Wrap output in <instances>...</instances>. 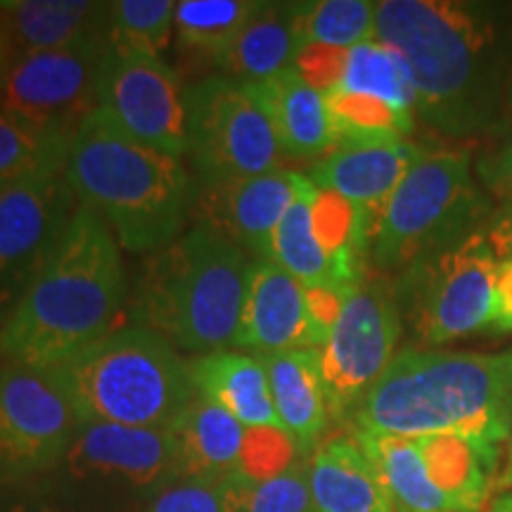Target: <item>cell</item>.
Segmentation results:
<instances>
[{
  "instance_id": "14",
  "label": "cell",
  "mask_w": 512,
  "mask_h": 512,
  "mask_svg": "<svg viewBox=\"0 0 512 512\" xmlns=\"http://www.w3.org/2000/svg\"><path fill=\"white\" fill-rule=\"evenodd\" d=\"M76 209L64 171L0 195V325L53 259Z\"/></svg>"
},
{
  "instance_id": "26",
  "label": "cell",
  "mask_w": 512,
  "mask_h": 512,
  "mask_svg": "<svg viewBox=\"0 0 512 512\" xmlns=\"http://www.w3.org/2000/svg\"><path fill=\"white\" fill-rule=\"evenodd\" d=\"M432 484L456 512H482L489 505L491 472L496 463L479 453L470 441L453 434L415 437Z\"/></svg>"
},
{
  "instance_id": "2",
  "label": "cell",
  "mask_w": 512,
  "mask_h": 512,
  "mask_svg": "<svg viewBox=\"0 0 512 512\" xmlns=\"http://www.w3.org/2000/svg\"><path fill=\"white\" fill-rule=\"evenodd\" d=\"M124 302L119 242L79 204L53 259L0 325V358L41 370L60 368L110 335Z\"/></svg>"
},
{
  "instance_id": "45",
  "label": "cell",
  "mask_w": 512,
  "mask_h": 512,
  "mask_svg": "<svg viewBox=\"0 0 512 512\" xmlns=\"http://www.w3.org/2000/svg\"><path fill=\"white\" fill-rule=\"evenodd\" d=\"M508 114L512 119V74H510V86H508Z\"/></svg>"
},
{
  "instance_id": "12",
  "label": "cell",
  "mask_w": 512,
  "mask_h": 512,
  "mask_svg": "<svg viewBox=\"0 0 512 512\" xmlns=\"http://www.w3.org/2000/svg\"><path fill=\"white\" fill-rule=\"evenodd\" d=\"M81 420L50 370L0 366V484L55 470Z\"/></svg>"
},
{
  "instance_id": "33",
  "label": "cell",
  "mask_w": 512,
  "mask_h": 512,
  "mask_svg": "<svg viewBox=\"0 0 512 512\" xmlns=\"http://www.w3.org/2000/svg\"><path fill=\"white\" fill-rule=\"evenodd\" d=\"M377 3L370 0H316L297 3L299 50L323 46L351 50L375 38Z\"/></svg>"
},
{
  "instance_id": "18",
  "label": "cell",
  "mask_w": 512,
  "mask_h": 512,
  "mask_svg": "<svg viewBox=\"0 0 512 512\" xmlns=\"http://www.w3.org/2000/svg\"><path fill=\"white\" fill-rule=\"evenodd\" d=\"M422 157L418 145L399 143L375 145H339L320 157L309 169L311 183L330 190L363 211L370 221L384 209L394 190L399 188L408 169Z\"/></svg>"
},
{
  "instance_id": "1",
  "label": "cell",
  "mask_w": 512,
  "mask_h": 512,
  "mask_svg": "<svg viewBox=\"0 0 512 512\" xmlns=\"http://www.w3.org/2000/svg\"><path fill=\"white\" fill-rule=\"evenodd\" d=\"M356 432L453 434L496 463L512 430V351L403 349L351 415Z\"/></svg>"
},
{
  "instance_id": "8",
  "label": "cell",
  "mask_w": 512,
  "mask_h": 512,
  "mask_svg": "<svg viewBox=\"0 0 512 512\" xmlns=\"http://www.w3.org/2000/svg\"><path fill=\"white\" fill-rule=\"evenodd\" d=\"M498 261L482 233H470L403 271L396 304L425 344H446L494 328Z\"/></svg>"
},
{
  "instance_id": "22",
  "label": "cell",
  "mask_w": 512,
  "mask_h": 512,
  "mask_svg": "<svg viewBox=\"0 0 512 512\" xmlns=\"http://www.w3.org/2000/svg\"><path fill=\"white\" fill-rule=\"evenodd\" d=\"M183 479L223 482L240 475L247 427L197 394L169 427Z\"/></svg>"
},
{
  "instance_id": "25",
  "label": "cell",
  "mask_w": 512,
  "mask_h": 512,
  "mask_svg": "<svg viewBox=\"0 0 512 512\" xmlns=\"http://www.w3.org/2000/svg\"><path fill=\"white\" fill-rule=\"evenodd\" d=\"M297 53V3H256L219 67L230 79L259 86L290 72Z\"/></svg>"
},
{
  "instance_id": "29",
  "label": "cell",
  "mask_w": 512,
  "mask_h": 512,
  "mask_svg": "<svg viewBox=\"0 0 512 512\" xmlns=\"http://www.w3.org/2000/svg\"><path fill=\"white\" fill-rule=\"evenodd\" d=\"M354 439L380 472L396 512H456L432 484L415 439L368 432Z\"/></svg>"
},
{
  "instance_id": "40",
  "label": "cell",
  "mask_w": 512,
  "mask_h": 512,
  "mask_svg": "<svg viewBox=\"0 0 512 512\" xmlns=\"http://www.w3.org/2000/svg\"><path fill=\"white\" fill-rule=\"evenodd\" d=\"M486 242H489L491 252H494L498 264L512 259V207H503L494 216L486 230Z\"/></svg>"
},
{
  "instance_id": "15",
  "label": "cell",
  "mask_w": 512,
  "mask_h": 512,
  "mask_svg": "<svg viewBox=\"0 0 512 512\" xmlns=\"http://www.w3.org/2000/svg\"><path fill=\"white\" fill-rule=\"evenodd\" d=\"M107 48L17 55L0 88V105L34 124L76 133L98 110V76Z\"/></svg>"
},
{
  "instance_id": "13",
  "label": "cell",
  "mask_w": 512,
  "mask_h": 512,
  "mask_svg": "<svg viewBox=\"0 0 512 512\" xmlns=\"http://www.w3.org/2000/svg\"><path fill=\"white\" fill-rule=\"evenodd\" d=\"M188 88L162 57L107 48L98 76V110L140 143L174 157L188 150Z\"/></svg>"
},
{
  "instance_id": "31",
  "label": "cell",
  "mask_w": 512,
  "mask_h": 512,
  "mask_svg": "<svg viewBox=\"0 0 512 512\" xmlns=\"http://www.w3.org/2000/svg\"><path fill=\"white\" fill-rule=\"evenodd\" d=\"M325 105L335 131V147L399 143L413 131L411 114L394 110L373 95L335 88L325 93Z\"/></svg>"
},
{
  "instance_id": "10",
  "label": "cell",
  "mask_w": 512,
  "mask_h": 512,
  "mask_svg": "<svg viewBox=\"0 0 512 512\" xmlns=\"http://www.w3.org/2000/svg\"><path fill=\"white\" fill-rule=\"evenodd\" d=\"M57 467L79 494L110 503H150L183 479L169 430L107 422H83Z\"/></svg>"
},
{
  "instance_id": "20",
  "label": "cell",
  "mask_w": 512,
  "mask_h": 512,
  "mask_svg": "<svg viewBox=\"0 0 512 512\" xmlns=\"http://www.w3.org/2000/svg\"><path fill=\"white\" fill-rule=\"evenodd\" d=\"M313 512H396L373 460L354 437L323 441L309 458Z\"/></svg>"
},
{
  "instance_id": "41",
  "label": "cell",
  "mask_w": 512,
  "mask_h": 512,
  "mask_svg": "<svg viewBox=\"0 0 512 512\" xmlns=\"http://www.w3.org/2000/svg\"><path fill=\"white\" fill-rule=\"evenodd\" d=\"M498 313L494 328L501 332H512V259L498 264Z\"/></svg>"
},
{
  "instance_id": "6",
  "label": "cell",
  "mask_w": 512,
  "mask_h": 512,
  "mask_svg": "<svg viewBox=\"0 0 512 512\" xmlns=\"http://www.w3.org/2000/svg\"><path fill=\"white\" fill-rule=\"evenodd\" d=\"M83 422L169 430L197 396L190 363L152 330L128 325L53 368Z\"/></svg>"
},
{
  "instance_id": "39",
  "label": "cell",
  "mask_w": 512,
  "mask_h": 512,
  "mask_svg": "<svg viewBox=\"0 0 512 512\" xmlns=\"http://www.w3.org/2000/svg\"><path fill=\"white\" fill-rule=\"evenodd\" d=\"M477 174L505 207H512V143L489 152L477 164Z\"/></svg>"
},
{
  "instance_id": "9",
  "label": "cell",
  "mask_w": 512,
  "mask_h": 512,
  "mask_svg": "<svg viewBox=\"0 0 512 512\" xmlns=\"http://www.w3.org/2000/svg\"><path fill=\"white\" fill-rule=\"evenodd\" d=\"M188 150L197 183H226L280 169L285 157L256 86L226 74L188 86Z\"/></svg>"
},
{
  "instance_id": "21",
  "label": "cell",
  "mask_w": 512,
  "mask_h": 512,
  "mask_svg": "<svg viewBox=\"0 0 512 512\" xmlns=\"http://www.w3.org/2000/svg\"><path fill=\"white\" fill-rule=\"evenodd\" d=\"M264 363L280 427L304 458H311L328 430V396L316 349L256 356Z\"/></svg>"
},
{
  "instance_id": "32",
  "label": "cell",
  "mask_w": 512,
  "mask_h": 512,
  "mask_svg": "<svg viewBox=\"0 0 512 512\" xmlns=\"http://www.w3.org/2000/svg\"><path fill=\"white\" fill-rule=\"evenodd\" d=\"M337 88L373 95L392 105L394 110L413 117L415 91L406 62L396 50L384 46L377 38L349 50L347 67Z\"/></svg>"
},
{
  "instance_id": "43",
  "label": "cell",
  "mask_w": 512,
  "mask_h": 512,
  "mask_svg": "<svg viewBox=\"0 0 512 512\" xmlns=\"http://www.w3.org/2000/svg\"><path fill=\"white\" fill-rule=\"evenodd\" d=\"M3 512H60V510L50 503L34 501V498H24V501H15L10 508H5Z\"/></svg>"
},
{
  "instance_id": "19",
  "label": "cell",
  "mask_w": 512,
  "mask_h": 512,
  "mask_svg": "<svg viewBox=\"0 0 512 512\" xmlns=\"http://www.w3.org/2000/svg\"><path fill=\"white\" fill-rule=\"evenodd\" d=\"M110 5L95 0H0L17 55L110 48Z\"/></svg>"
},
{
  "instance_id": "30",
  "label": "cell",
  "mask_w": 512,
  "mask_h": 512,
  "mask_svg": "<svg viewBox=\"0 0 512 512\" xmlns=\"http://www.w3.org/2000/svg\"><path fill=\"white\" fill-rule=\"evenodd\" d=\"M256 0H183L176 3L174 31L178 43L202 60L221 64L238 41Z\"/></svg>"
},
{
  "instance_id": "27",
  "label": "cell",
  "mask_w": 512,
  "mask_h": 512,
  "mask_svg": "<svg viewBox=\"0 0 512 512\" xmlns=\"http://www.w3.org/2000/svg\"><path fill=\"white\" fill-rule=\"evenodd\" d=\"M318 188L306 174H299L297 195L287 209V214L275 228L268 261L285 268L292 278H297L306 290H339L335 268L328 254L320 245L316 228H313V200Z\"/></svg>"
},
{
  "instance_id": "3",
  "label": "cell",
  "mask_w": 512,
  "mask_h": 512,
  "mask_svg": "<svg viewBox=\"0 0 512 512\" xmlns=\"http://www.w3.org/2000/svg\"><path fill=\"white\" fill-rule=\"evenodd\" d=\"M375 38L406 62L415 110L448 136H470L494 119L501 67L494 31L470 5L439 0L377 3Z\"/></svg>"
},
{
  "instance_id": "35",
  "label": "cell",
  "mask_w": 512,
  "mask_h": 512,
  "mask_svg": "<svg viewBox=\"0 0 512 512\" xmlns=\"http://www.w3.org/2000/svg\"><path fill=\"white\" fill-rule=\"evenodd\" d=\"M238 512H313L309 489V463L302 460L283 475L266 482L235 477Z\"/></svg>"
},
{
  "instance_id": "42",
  "label": "cell",
  "mask_w": 512,
  "mask_h": 512,
  "mask_svg": "<svg viewBox=\"0 0 512 512\" xmlns=\"http://www.w3.org/2000/svg\"><path fill=\"white\" fill-rule=\"evenodd\" d=\"M15 57H17V50H15V43H12L8 19H5L3 10H0V88H3L5 79H8V72L12 62H15Z\"/></svg>"
},
{
  "instance_id": "44",
  "label": "cell",
  "mask_w": 512,
  "mask_h": 512,
  "mask_svg": "<svg viewBox=\"0 0 512 512\" xmlns=\"http://www.w3.org/2000/svg\"><path fill=\"white\" fill-rule=\"evenodd\" d=\"M501 489H512V441H510V456H508V467H505L501 477Z\"/></svg>"
},
{
  "instance_id": "34",
  "label": "cell",
  "mask_w": 512,
  "mask_h": 512,
  "mask_svg": "<svg viewBox=\"0 0 512 512\" xmlns=\"http://www.w3.org/2000/svg\"><path fill=\"white\" fill-rule=\"evenodd\" d=\"M171 0H117L110 5V48L162 57L174 31Z\"/></svg>"
},
{
  "instance_id": "7",
  "label": "cell",
  "mask_w": 512,
  "mask_h": 512,
  "mask_svg": "<svg viewBox=\"0 0 512 512\" xmlns=\"http://www.w3.org/2000/svg\"><path fill=\"white\" fill-rule=\"evenodd\" d=\"M477 209L470 157L422 152L377 216L370 259L382 271H406L422 256L467 238Z\"/></svg>"
},
{
  "instance_id": "5",
  "label": "cell",
  "mask_w": 512,
  "mask_h": 512,
  "mask_svg": "<svg viewBox=\"0 0 512 512\" xmlns=\"http://www.w3.org/2000/svg\"><path fill=\"white\" fill-rule=\"evenodd\" d=\"M249 266L238 245L192 226L152 252L133 297V325L190 354L238 349Z\"/></svg>"
},
{
  "instance_id": "4",
  "label": "cell",
  "mask_w": 512,
  "mask_h": 512,
  "mask_svg": "<svg viewBox=\"0 0 512 512\" xmlns=\"http://www.w3.org/2000/svg\"><path fill=\"white\" fill-rule=\"evenodd\" d=\"M64 178L128 252H159L181 238L197 192L181 157L140 143L100 110L74 133Z\"/></svg>"
},
{
  "instance_id": "17",
  "label": "cell",
  "mask_w": 512,
  "mask_h": 512,
  "mask_svg": "<svg viewBox=\"0 0 512 512\" xmlns=\"http://www.w3.org/2000/svg\"><path fill=\"white\" fill-rule=\"evenodd\" d=\"M323 344L325 332L313 318L309 290L273 261L254 259L247 273L238 349L252 351V356H271L299 349L318 351Z\"/></svg>"
},
{
  "instance_id": "23",
  "label": "cell",
  "mask_w": 512,
  "mask_h": 512,
  "mask_svg": "<svg viewBox=\"0 0 512 512\" xmlns=\"http://www.w3.org/2000/svg\"><path fill=\"white\" fill-rule=\"evenodd\" d=\"M190 375L197 394L228 411L247 430H283L261 358L233 349L197 356L190 361Z\"/></svg>"
},
{
  "instance_id": "11",
  "label": "cell",
  "mask_w": 512,
  "mask_h": 512,
  "mask_svg": "<svg viewBox=\"0 0 512 512\" xmlns=\"http://www.w3.org/2000/svg\"><path fill=\"white\" fill-rule=\"evenodd\" d=\"M401 318L396 294L382 283L361 280L344 292L328 339L318 349L332 418L354 415L394 361Z\"/></svg>"
},
{
  "instance_id": "16",
  "label": "cell",
  "mask_w": 512,
  "mask_h": 512,
  "mask_svg": "<svg viewBox=\"0 0 512 512\" xmlns=\"http://www.w3.org/2000/svg\"><path fill=\"white\" fill-rule=\"evenodd\" d=\"M297 171H271L264 176L226 183H197L190 219L197 228L238 245L256 259H268L275 228L297 195Z\"/></svg>"
},
{
  "instance_id": "37",
  "label": "cell",
  "mask_w": 512,
  "mask_h": 512,
  "mask_svg": "<svg viewBox=\"0 0 512 512\" xmlns=\"http://www.w3.org/2000/svg\"><path fill=\"white\" fill-rule=\"evenodd\" d=\"M235 477L223 479V482L181 479L152 498L140 512H238Z\"/></svg>"
},
{
  "instance_id": "24",
  "label": "cell",
  "mask_w": 512,
  "mask_h": 512,
  "mask_svg": "<svg viewBox=\"0 0 512 512\" xmlns=\"http://www.w3.org/2000/svg\"><path fill=\"white\" fill-rule=\"evenodd\" d=\"M278 133L285 157L316 159L335 150V131L325 95L294 69L256 86Z\"/></svg>"
},
{
  "instance_id": "28",
  "label": "cell",
  "mask_w": 512,
  "mask_h": 512,
  "mask_svg": "<svg viewBox=\"0 0 512 512\" xmlns=\"http://www.w3.org/2000/svg\"><path fill=\"white\" fill-rule=\"evenodd\" d=\"M74 133L19 117L0 105V195L17 185L62 174Z\"/></svg>"
},
{
  "instance_id": "38",
  "label": "cell",
  "mask_w": 512,
  "mask_h": 512,
  "mask_svg": "<svg viewBox=\"0 0 512 512\" xmlns=\"http://www.w3.org/2000/svg\"><path fill=\"white\" fill-rule=\"evenodd\" d=\"M349 50L339 48H323V46H306L297 53L294 60V72L316 88L318 93L335 91L342 81L344 67H347Z\"/></svg>"
},
{
  "instance_id": "36",
  "label": "cell",
  "mask_w": 512,
  "mask_h": 512,
  "mask_svg": "<svg viewBox=\"0 0 512 512\" xmlns=\"http://www.w3.org/2000/svg\"><path fill=\"white\" fill-rule=\"evenodd\" d=\"M302 460L304 456L287 432L275 430V427L247 430L240 475L249 482H266V479L283 475Z\"/></svg>"
}]
</instances>
